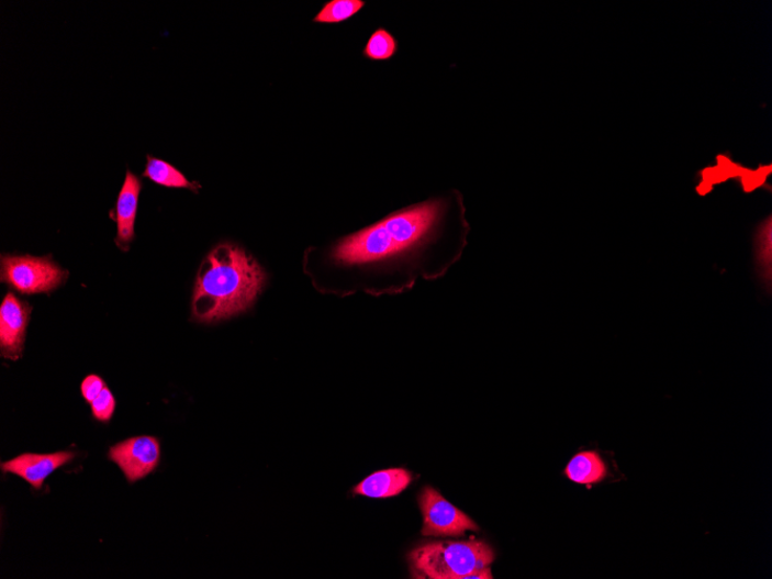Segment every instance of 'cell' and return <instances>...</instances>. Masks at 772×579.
<instances>
[{"label":"cell","mask_w":772,"mask_h":579,"mask_svg":"<svg viewBox=\"0 0 772 579\" xmlns=\"http://www.w3.org/2000/svg\"><path fill=\"white\" fill-rule=\"evenodd\" d=\"M68 271L63 270L52 259V256H2V275H0V279L21 294L51 293L60 287L68 279Z\"/></svg>","instance_id":"obj_4"},{"label":"cell","mask_w":772,"mask_h":579,"mask_svg":"<svg viewBox=\"0 0 772 579\" xmlns=\"http://www.w3.org/2000/svg\"><path fill=\"white\" fill-rule=\"evenodd\" d=\"M493 548L481 541L435 542L409 554L411 575L421 579H467L494 561Z\"/></svg>","instance_id":"obj_3"},{"label":"cell","mask_w":772,"mask_h":579,"mask_svg":"<svg viewBox=\"0 0 772 579\" xmlns=\"http://www.w3.org/2000/svg\"><path fill=\"white\" fill-rule=\"evenodd\" d=\"M418 505L424 517V537H460L467 531H479V526L465 512L432 487L424 488L418 496Z\"/></svg>","instance_id":"obj_5"},{"label":"cell","mask_w":772,"mask_h":579,"mask_svg":"<svg viewBox=\"0 0 772 579\" xmlns=\"http://www.w3.org/2000/svg\"><path fill=\"white\" fill-rule=\"evenodd\" d=\"M366 3L361 0H333L328 2L315 18L323 24H339L359 13Z\"/></svg>","instance_id":"obj_13"},{"label":"cell","mask_w":772,"mask_h":579,"mask_svg":"<svg viewBox=\"0 0 772 579\" xmlns=\"http://www.w3.org/2000/svg\"><path fill=\"white\" fill-rule=\"evenodd\" d=\"M413 476L405 469H388L374 472L353 489L357 496L371 499L399 497L411 485Z\"/></svg>","instance_id":"obj_10"},{"label":"cell","mask_w":772,"mask_h":579,"mask_svg":"<svg viewBox=\"0 0 772 579\" xmlns=\"http://www.w3.org/2000/svg\"><path fill=\"white\" fill-rule=\"evenodd\" d=\"M93 417L102 423L112 421L116 411V399L108 387L97 397L91 404Z\"/></svg>","instance_id":"obj_15"},{"label":"cell","mask_w":772,"mask_h":579,"mask_svg":"<svg viewBox=\"0 0 772 579\" xmlns=\"http://www.w3.org/2000/svg\"><path fill=\"white\" fill-rule=\"evenodd\" d=\"M564 476L572 482L592 488L608 479L609 467L600 452L584 450L570 459Z\"/></svg>","instance_id":"obj_11"},{"label":"cell","mask_w":772,"mask_h":579,"mask_svg":"<svg viewBox=\"0 0 772 579\" xmlns=\"http://www.w3.org/2000/svg\"><path fill=\"white\" fill-rule=\"evenodd\" d=\"M32 307L13 293H8L0 307V354L16 361L24 354Z\"/></svg>","instance_id":"obj_7"},{"label":"cell","mask_w":772,"mask_h":579,"mask_svg":"<svg viewBox=\"0 0 772 579\" xmlns=\"http://www.w3.org/2000/svg\"><path fill=\"white\" fill-rule=\"evenodd\" d=\"M154 183L166 188L190 189L194 190V185L188 181V178L170 164L147 157V165L143 174Z\"/></svg>","instance_id":"obj_12"},{"label":"cell","mask_w":772,"mask_h":579,"mask_svg":"<svg viewBox=\"0 0 772 579\" xmlns=\"http://www.w3.org/2000/svg\"><path fill=\"white\" fill-rule=\"evenodd\" d=\"M108 459L120 467L130 485H134L158 470L161 443L154 436L131 437L113 445Z\"/></svg>","instance_id":"obj_6"},{"label":"cell","mask_w":772,"mask_h":579,"mask_svg":"<svg viewBox=\"0 0 772 579\" xmlns=\"http://www.w3.org/2000/svg\"><path fill=\"white\" fill-rule=\"evenodd\" d=\"M141 191L142 182L139 178L127 170L124 185L119 194L116 214L113 216L118 225L115 242L123 250H128L131 242L135 238V222Z\"/></svg>","instance_id":"obj_9"},{"label":"cell","mask_w":772,"mask_h":579,"mask_svg":"<svg viewBox=\"0 0 772 579\" xmlns=\"http://www.w3.org/2000/svg\"><path fill=\"white\" fill-rule=\"evenodd\" d=\"M105 387L102 377L94 374L88 375L80 386L81 396L91 405Z\"/></svg>","instance_id":"obj_16"},{"label":"cell","mask_w":772,"mask_h":579,"mask_svg":"<svg viewBox=\"0 0 772 579\" xmlns=\"http://www.w3.org/2000/svg\"><path fill=\"white\" fill-rule=\"evenodd\" d=\"M264 282L265 274L250 255L234 244H220L198 271L191 304L193 319L215 323L244 313Z\"/></svg>","instance_id":"obj_1"},{"label":"cell","mask_w":772,"mask_h":579,"mask_svg":"<svg viewBox=\"0 0 772 579\" xmlns=\"http://www.w3.org/2000/svg\"><path fill=\"white\" fill-rule=\"evenodd\" d=\"M399 51V43L394 36L384 29L374 31L368 40L363 55L371 60H389Z\"/></svg>","instance_id":"obj_14"},{"label":"cell","mask_w":772,"mask_h":579,"mask_svg":"<svg viewBox=\"0 0 772 579\" xmlns=\"http://www.w3.org/2000/svg\"><path fill=\"white\" fill-rule=\"evenodd\" d=\"M77 454L71 450L53 454L19 455L2 463L0 469L4 475H13L25 480L34 491H41L44 482L61 467L75 460Z\"/></svg>","instance_id":"obj_8"},{"label":"cell","mask_w":772,"mask_h":579,"mask_svg":"<svg viewBox=\"0 0 772 579\" xmlns=\"http://www.w3.org/2000/svg\"><path fill=\"white\" fill-rule=\"evenodd\" d=\"M443 210L439 203H428L391 215L346 238L337 247L335 257L345 264H363L407 250L432 232Z\"/></svg>","instance_id":"obj_2"}]
</instances>
